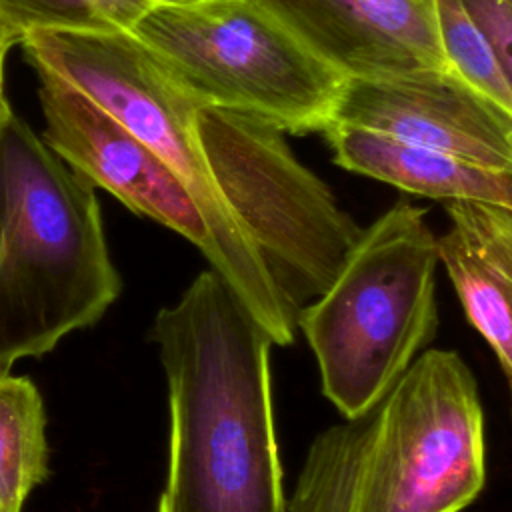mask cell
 <instances>
[{"label": "cell", "instance_id": "1", "mask_svg": "<svg viewBox=\"0 0 512 512\" xmlns=\"http://www.w3.org/2000/svg\"><path fill=\"white\" fill-rule=\"evenodd\" d=\"M168 390V466L158 512H288L270 348L212 270L152 324Z\"/></svg>", "mask_w": 512, "mask_h": 512}, {"label": "cell", "instance_id": "2", "mask_svg": "<svg viewBox=\"0 0 512 512\" xmlns=\"http://www.w3.org/2000/svg\"><path fill=\"white\" fill-rule=\"evenodd\" d=\"M486 484L484 410L454 350L426 348L308 446L288 512H460Z\"/></svg>", "mask_w": 512, "mask_h": 512}, {"label": "cell", "instance_id": "3", "mask_svg": "<svg viewBox=\"0 0 512 512\" xmlns=\"http://www.w3.org/2000/svg\"><path fill=\"white\" fill-rule=\"evenodd\" d=\"M94 186L16 114L0 138V370L50 352L116 302Z\"/></svg>", "mask_w": 512, "mask_h": 512}, {"label": "cell", "instance_id": "4", "mask_svg": "<svg viewBox=\"0 0 512 512\" xmlns=\"http://www.w3.org/2000/svg\"><path fill=\"white\" fill-rule=\"evenodd\" d=\"M438 264L426 210L402 200L362 228L330 284L298 310L322 394L344 418L386 394L436 338Z\"/></svg>", "mask_w": 512, "mask_h": 512}, {"label": "cell", "instance_id": "5", "mask_svg": "<svg viewBox=\"0 0 512 512\" xmlns=\"http://www.w3.org/2000/svg\"><path fill=\"white\" fill-rule=\"evenodd\" d=\"M20 46L32 68H44L76 86L168 164L210 228L216 246L210 268L272 344L290 346L298 330L296 312L214 186L196 132L202 106L160 68L132 32L40 30Z\"/></svg>", "mask_w": 512, "mask_h": 512}, {"label": "cell", "instance_id": "6", "mask_svg": "<svg viewBox=\"0 0 512 512\" xmlns=\"http://www.w3.org/2000/svg\"><path fill=\"white\" fill-rule=\"evenodd\" d=\"M130 32L200 106L292 134L324 132L346 84L256 0L148 6Z\"/></svg>", "mask_w": 512, "mask_h": 512}, {"label": "cell", "instance_id": "7", "mask_svg": "<svg viewBox=\"0 0 512 512\" xmlns=\"http://www.w3.org/2000/svg\"><path fill=\"white\" fill-rule=\"evenodd\" d=\"M198 140L214 186L296 312L334 278L362 228L264 118L202 106Z\"/></svg>", "mask_w": 512, "mask_h": 512}, {"label": "cell", "instance_id": "8", "mask_svg": "<svg viewBox=\"0 0 512 512\" xmlns=\"http://www.w3.org/2000/svg\"><path fill=\"white\" fill-rule=\"evenodd\" d=\"M42 140L94 188L192 242L214 264L210 228L182 180L128 128L64 78L34 68Z\"/></svg>", "mask_w": 512, "mask_h": 512}, {"label": "cell", "instance_id": "9", "mask_svg": "<svg viewBox=\"0 0 512 512\" xmlns=\"http://www.w3.org/2000/svg\"><path fill=\"white\" fill-rule=\"evenodd\" d=\"M332 124L512 172V118L452 66L346 80Z\"/></svg>", "mask_w": 512, "mask_h": 512}, {"label": "cell", "instance_id": "10", "mask_svg": "<svg viewBox=\"0 0 512 512\" xmlns=\"http://www.w3.org/2000/svg\"><path fill=\"white\" fill-rule=\"evenodd\" d=\"M346 80L450 68L440 0H256Z\"/></svg>", "mask_w": 512, "mask_h": 512}, {"label": "cell", "instance_id": "11", "mask_svg": "<svg viewBox=\"0 0 512 512\" xmlns=\"http://www.w3.org/2000/svg\"><path fill=\"white\" fill-rule=\"evenodd\" d=\"M448 230L438 236L440 264L468 322L494 350L512 398V210L446 202Z\"/></svg>", "mask_w": 512, "mask_h": 512}, {"label": "cell", "instance_id": "12", "mask_svg": "<svg viewBox=\"0 0 512 512\" xmlns=\"http://www.w3.org/2000/svg\"><path fill=\"white\" fill-rule=\"evenodd\" d=\"M324 136L334 162L344 170L434 200L480 202L512 210L510 170L488 168L340 124L328 126Z\"/></svg>", "mask_w": 512, "mask_h": 512}, {"label": "cell", "instance_id": "13", "mask_svg": "<svg viewBox=\"0 0 512 512\" xmlns=\"http://www.w3.org/2000/svg\"><path fill=\"white\" fill-rule=\"evenodd\" d=\"M450 66L512 118V4L440 0Z\"/></svg>", "mask_w": 512, "mask_h": 512}, {"label": "cell", "instance_id": "14", "mask_svg": "<svg viewBox=\"0 0 512 512\" xmlns=\"http://www.w3.org/2000/svg\"><path fill=\"white\" fill-rule=\"evenodd\" d=\"M48 476L46 412L36 384L0 370V512H22Z\"/></svg>", "mask_w": 512, "mask_h": 512}, {"label": "cell", "instance_id": "15", "mask_svg": "<svg viewBox=\"0 0 512 512\" xmlns=\"http://www.w3.org/2000/svg\"><path fill=\"white\" fill-rule=\"evenodd\" d=\"M144 0H0V20L20 42L40 30L130 32Z\"/></svg>", "mask_w": 512, "mask_h": 512}, {"label": "cell", "instance_id": "16", "mask_svg": "<svg viewBox=\"0 0 512 512\" xmlns=\"http://www.w3.org/2000/svg\"><path fill=\"white\" fill-rule=\"evenodd\" d=\"M16 44H20V36L0 20V92H4L2 90V86H4V62H6V56H8L10 48L16 46Z\"/></svg>", "mask_w": 512, "mask_h": 512}, {"label": "cell", "instance_id": "17", "mask_svg": "<svg viewBox=\"0 0 512 512\" xmlns=\"http://www.w3.org/2000/svg\"><path fill=\"white\" fill-rule=\"evenodd\" d=\"M12 114H14V112H12V108H10V104H8L6 96H4V92H0V138H2L4 126H6V122L10 120Z\"/></svg>", "mask_w": 512, "mask_h": 512}, {"label": "cell", "instance_id": "18", "mask_svg": "<svg viewBox=\"0 0 512 512\" xmlns=\"http://www.w3.org/2000/svg\"><path fill=\"white\" fill-rule=\"evenodd\" d=\"M148 6H190L206 0H144Z\"/></svg>", "mask_w": 512, "mask_h": 512}, {"label": "cell", "instance_id": "19", "mask_svg": "<svg viewBox=\"0 0 512 512\" xmlns=\"http://www.w3.org/2000/svg\"><path fill=\"white\" fill-rule=\"evenodd\" d=\"M506 2H508V4H512V0H506Z\"/></svg>", "mask_w": 512, "mask_h": 512}]
</instances>
